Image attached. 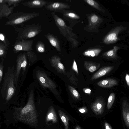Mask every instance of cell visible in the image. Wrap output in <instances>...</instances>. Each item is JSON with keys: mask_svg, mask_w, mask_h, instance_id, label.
Returning a JSON list of instances; mask_svg holds the SVG:
<instances>
[{"mask_svg": "<svg viewBox=\"0 0 129 129\" xmlns=\"http://www.w3.org/2000/svg\"><path fill=\"white\" fill-rule=\"evenodd\" d=\"M58 112L61 119L64 124L65 129H69V117L61 110H58Z\"/></svg>", "mask_w": 129, "mask_h": 129, "instance_id": "21", "label": "cell"}, {"mask_svg": "<svg viewBox=\"0 0 129 129\" xmlns=\"http://www.w3.org/2000/svg\"><path fill=\"white\" fill-rule=\"evenodd\" d=\"M6 3L10 7L12 5H18L19 4L23 2L24 0H5Z\"/></svg>", "mask_w": 129, "mask_h": 129, "instance_id": "30", "label": "cell"}, {"mask_svg": "<svg viewBox=\"0 0 129 129\" xmlns=\"http://www.w3.org/2000/svg\"><path fill=\"white\" fill-rule=\"evenodd\" d=\"M27 63L25 53H24L19 54L16 58V68L15 71V84L16 87L17 86L21 69H22V74L23 75L26 71Z\"/></svg>", "mask_w": 129, "mask_h": 129, "instance_id": "7", "label": "cell"}, {"mask_svg": "<svg viewBox=\"0 0 129 129\" xmlns=\"http://www.w3.org/2000/svg\"><path fill=\"white\" fill-rule=\"evenodd\" d=\"M57 121V117L54 108L53 106H51L48 110L46 118V123L51 122L54 123Z\"/></svg>", "mask_w": 129, "mask_h": 129, "instance_id": "18", "label": "cell"}, {"mask_svg": "<svg viewBox=\"0 0 129 129\" xmlns=\"http://www.w3.org/2000/svg\"><path fill=\"white\" fill-rule=\"evenodd\" d=\"M51 45L59 52L61 51L60 41L56 37L52 34L48 33L44 35Z\"/></svg>", "mask_w": 129, "mask_h": 129, "instance_id": "17", "label": "cell"}, {"mask_svg": "<svg viewBox=\"0 0 129 129\" xmlns=\"http://www.w3.org/2000/svg\"><path fill=\"white\" fill-rule=\"evenodd\" d=\"M26 55L29 61L30 62H34L37 60V56L36 54L32 51L27 52Z\"/></svg>", "mask_w": 129, "mask_h": 129, "instance_id": "29", "label": "cell"}, {"mask_svg": "<svg viewBox=\"0 0 129 129\" xmlns=\"http://www.w3.org/2000/svg\"><path fill=\"white\" fill-rule=\"evenodd\" d=\"M78 111L80 113H86L87 111V110L86 107H83L79 108Z\"/></svg>", "mask_w": 129, "mask_h": 129, "instance_id": "36", "label": "cell"}, {"mask_svg": "<svg viewBox=\"0 0 129 129\" xmlns=\"http://www.w3.org/2000/svg\"><path fill=\"white\" fill-rule=\"evenodd\" d=\"M90 6L99 9V5L96 2L92 0H87L85 1Z\"/></svg>", "mask_w": 129, "mask_h": 129, "instance_id": "32", "label": "cell"}, {"mask_svg": "<svg viewBox=\"0 0 129 129\" xmlns=\"http://www.w3.org/2000/svg\"><path fill=\"white\" fill-rule=\"evenodd\" d=\"M33 43V40L22 39L16 41L13 46V51L15 53H17L21 51L27 52L32 51Z\"/></svg>", "mask_w": 129, "mask_h": 129, "instance_id": "8", "label": "cell"}, {"mask_svg": "<svg viewBox=\"0 0 129 129\" xmlns=\"http://www.w3.org/2000/svg\"><path fill=\"white\" fill-rule=\"evenodd\" d=\"M98 20V17L96 15H94L92 16L90 18V20L92 23H95Z\"/></svg>", "mask_w": 129, "mask_h": 129, "instance_id": "35", "label": "cell"}, {"mask_svg": "<svg viewBox=\"0 0 129 129\" xmlns=\"http://www.w3.org/2000/svg\"><path fill=\"white\" fill-rule=\"evenodd\" d=\"M114 68L112 66H109L103 67L95 73L91 77L90 80L93 81L99 78L111 71Z\"/></svg>", "mask_w": 129, "mask_h": 129, "instance_id": "15", "label": "cell"}, {"mask_svg": "<svg viewBox=\"0 0 129 129\" xmlns=\"http://www.w3.org/2000/svg\"><path fill=\"white\" fill-rule=\"evenodd\" d=\"M3 60L0 64V84L2 81L3 74Z\"/></svg>", "mask_w": 129, "mask_h": 129, "instance_id": "33", "label": "cell"}, {"mask_svg": "<svg viewBox=\"0 0 129 129\" xmlns=\"http://www.w3.org/2000/svg\"><path fill=\"white\" fill-rule=\"evenodd\" d=\"M125 80L128 86H129V75L127 74H126L125 76Z\"/></svg>", "mask_w": 129, "mask_h": 129, "instance_id": "39", "label": "cell"}, {"mask_svg": "<svg viewBox=\"0 0 129 129\" xmlns=\"http://www.w3.org/2000/svg\"><path fill=\"white\" fill-rule=\"evenodd\" d=\"M83 90L84 93L88 94H90L91 93V90L89 88H84L83 89Z\"/></svg>", "mask_w": 129, "mask_h": 129, "instance_id": "37", "label": "cell"}, {"mask_svg": "<svg viewBox=\"0 0 129 129\" xmlns=\"http://www.w3.org/2000/svg\"><path fill=\"white\" fill-rule=\"evenodd\" d=\"M48 2L43 0H33L23 2L21 3L24 6L31 8L37 9L45 7Z\"/></svg>", "mask_w": 129, "mask_h": 129, "instance_id": "13", "label": "cell"}, {"mask_svg": "<svg viewBox=\"0 0 129 129\" xmlns=\"http://www.w3.org/2000/svg\"><path fill=\"white\" fill-rule=\"evenodd\" d=\"M104 126L105 129H112L111 126L107 122H105Z\"/></svg>", "mask_w": 129, "mask_h": 129, "instance_id": "38", "label": "cell"}, {"mask_svg": "<svg viewBox=\"0 0 129 129\" xmlns=\"http://www.w3.org/2000/svg\"><path fill=\"white\" fill-rule=\"evenodd\" d=\"M36 75L39 83L43 87L48 88L55 94H58V92L56 89V84L45 73L42 71L38 70L36 72Z\"/></svg>", "mask_w": 129, "mask_h": 129, "instance_id": "6", "label": "cell"}, {"mask_svg": "<svg viewBox=\"0 0 129 129\" xmlns=\"http://www.w3.org/2000/svg\"><path fill=\"white\" fill-rule=\"evenodd\" d=\"M17 37L16 41L22 39L27 40L35 37L42 31L41 25L35 24L26 25L21 27H14Z\"/></svg>", "mask_w": 129, "mask_h": 129, "instance_id": "3", "label": "cell"}, {"mask_svg": "<svg viewBox=\"0 0 129 129\" xmlns=\"http://www.w3.org/2000/svg\"><path fill=\"white\" fill-rule=\"evenodd\" d=\"M68 87L70 92L73 97L76 100H79L80 98V96L78 91L71 85H68Z\"/></svg>", "mask_w": 129, "mask_h": 129, "instance_id": "26", "label": "cell"}, {"mask_svg": "<svg viewBox=\"0 0 129 129\" xmlns=\"http://www.w3.org/2000/svg\"><path fill=\"white\" fill-rule=\"evenodd\" d=\"M115 99V95L114 93H112L109 95L108 100L107 108L109 110L112 107L113 104Z\"/></svg>", "mask_w": 129, "mask_h": 129, "instance_id": "28", "label": "cell"}, {"mask_svg": "<svg viewBox=\"0 0 129 129\" xmlns=\"http://www.w3.org/2000/svg\"><path fill=\"white\" fill-rule=\"evenodd\" d=\"M72 69L75 71L76 73L78 74L79 72L77 64L76 61L75 59L73 60V64L72 66Z\"/></svg>", "mask_w": 129, "mask_h": 129, "instance_id": "34", "label": "cell"}, {"mask_svg": "<svg viewBox=\"0 0 129 129\" xmlns=\"http://www.w3.org/2000/svg\"><path fill=\"white\" fill-rule=\"evenodd\" d=\"M15 71L14 66L9 67L4 79L1 92L7 101L11 98L15 91Z\"/></svg>", "mask_w": 129, "mask_h": 129, "instance_id": "2", "label": "cell"}, {"mask_svg": "<svg viewBox=\"0 0 129 129\" xmlns=\"http://www.w3.org/2000/svg\"><path fill=\"white\" fill-rule=\"evenodd\" d=\"M62 14L63 19L69 22L70 24L69 27L71 28L74 21L79 18V17L76 14L68 9L65 10Z\"/></svg>", "mask_w": 129, "mask_h": 129, "instance_id": "14", "label": "cell"}, {"mask_svg": "<svg viewBox=\"0 0 129 129\" xmlns=\"http://www.w3.org/2000/svg\"><path fill=\"white\" fill-rule=\"evenodd\" d=\"M118 84V82L113 78H108L103 79L98 82L97 84L99 86L104 88H110Z\"/></svg>", "mask_w": 129, "mask_h": 129, "instance_id": "19", "label": "cell"}, {"mask_svg": "<svg viewBox=\"0 0 129 129\" xmlns=\"http://www.w3.org/2000/svg\"><path fill=\"white\" fill-rule=\"evenodd\" d=\"M101 52V50L100 49H91L85 51L83 54L86 56L94 57L98 56Z\"/></svg>", "mask_w": 129, "mask_h": 129, "instance_id": "23", "label": "cell"}, {"mask_svg": "<svg viewBox=\"0 0 129 129\" xmlns=\"http://www.w3.org/2000/svg\"><path fill=\"white\" fill-rule=\"evenodd\" d=\"M116 52V50L113 49L106 52L104 54V56L106 59H117L118 57Z\"/></svg>", "mask_w": 129, "mask_h": 129, "instance_id": "24", "label": "cell"}, {"mask_svg": "<svg viewBox=\"0 0 129 129\" xmlns=\"http://www.w3.org/2000/svg\"><path fill=\"white\" fill-rule=\"evenodd\" d=\"M18 5L9 7L5 0H0V20L4 17H8L12 13L14 9Z\"/></svg>", "mask_w": 129, "mask_h": 129, "instance_id": "10", "label": "cell"}, {"mask_svg": "<svg viewBox=\"0 0 129 129\" xmlns=\"http://www.w3.org/2000/svg\"><path fill=\"white\" fill-rule=\"evenodd\" d=\"M0 40L8 47L10 43L6 36L3 34L0 33Z\"/></svg>", "mask_w": 129, "mask_h": 129, "instance_id": "31", "label": "cell"}, {"mask_svg": "<svg viewBox=\"0 0 129 129\" xmlns=\"http://www.w3.org/2000/svg\"><path fill=\"white\" fill-rule=\"evenodd\" d=\"M118 34L113 32L109 34L105 38L104 41L106 43H110L114 42L118 39Z\"/></svg>", "mask_w": 129, "mask_h": 129, "instance_id": "22", "label": "cell"}, {"mask_svg": "<svg viewBox=\"0 0 129 129\" xmlns=\"http://www.w3.org/2000/svg\"><path fill=\"white\" fill-rule=\"evenodd\" d=\"M15 119L36 128L38 126V115L34 101V93L30 92L27 103L23 107L16 108L14 112Z\"/></svg>", "mask_w": 129, "mask_h": 129, "instance_id": "1", "label": "cell"}, {"mask_svg": "<svg viewBox=\"0 0 129 129\" xmlns=\"http://www.w3.org/2000/svg\"><path fill=\"white\" fill-rule=\"evenodd\" d=\"M59 57L56 55L52 56L50 59L51 65L57 71L60 73L64 74L66 73L65 68L61 63Z\"/></svg>", "mask_w": 129, "mask_h": 129, "instance_id": "12", "label": "cell"}, {"mask_svg": "<svg viewBox=\"0 0 129 129\" xmlns=\"http://www.w3.org/2000/svg\"><path fill=\"white\" fill-rule=\"evenodd\" d=\"M40 13L33 12L27 13L15 12L12 13L7 17L8 20L5 25L16 27L35 17L39 16Z\"/></svg>", "mask_w": 129, "mask_h": 129, "instance_id": "4", "label": "cell"}, {"mask_svg": "<svg viewBox=\"0 0 129 129\" xmlns=\"http://www.w3.org/2000/svg\"><path fill=\"white\" fill-rule=\"evenodd\" d=\"M105 104L103 100L100 98L97 99L91 105V108L94 114L97 115L101 114L104 111Z\"/></svg>", "mask_w": 129, "mask_h": 129, "instance_id": "11", "label": "cell"}, {"mask_svg": "<svg viewBox=\"0 0 129 129\" xmlns=\"http://www.w3.org/2000/svg\"><path fill=\"white\" fill-rule=\"evenodd\" d=\"M8 50V47L0 40V57L5 58Z\"/></svg>", "mask_w": 129, "mask_h": 129, "instance_id": "25", "label": "cell"}, {"mask_svg": "<svg viewBox=\"0 0 129 129\" xmlns=\"http://www.w3.org/2000/svg\"><path fill=\"white\" fill-rule=\"evenodd\" d=\"M51 14L60 33L71 43L72 46L75 47L77 43L75 39L76 36L75 34L72 32V28L67 26L64 20L56 15L55 13L52 12Z\"/></svg>", "mask_w": 129, "mask_h": 129, "instance_id": "5", "label": "cell"}, {"mask_svg": "<svg viewBox=\"0 0 129 129\" xmlns=\"http://www.w3.org/2000/svg\"><path fill=\"white\" fill-rule=\"evenodd\" d=\"M122 112L123 120L126 127H129V105L126 100H124L122 104Z\"/></svg>", "mask_w": 129, "mask_h": 129, "instance_id": "16", "label": "cell"}, {"mask_svg": "<svg viewBox=\"0 0 129 129\" xmlns=\"http://www.w3.org/2000/svg\"><path fill=\"white\" fill-rule=\"evenodd\" d=\"M45 7L47 9L52 12L61 14L66 10L70 8V6L68 4L60 2H48Z\"/></svg>", "mask_w": 129, "mask_h": 129, "instance_id": "9", "label": "cell"}, {"mask_svg": "<svg viewBox=\"0 0 129 129\" xmlns=\"http://www.w3.org/2000/svg\"><path fill=\"white\" fill-rule=\"evenodd\" d=\"M100 64L90 61H85L84 66L86 69L90 72H93L99 68Z\"/></svg>", "mask_w": 129, "mask_h": 129, "instance_id": "20", "label": "cell"}, {"mask_svg": "<svg viewBox=\"0 0 129 129\" xmlns=\"http://www.w3.org/2000/svg\"><path fill=\"white\" fill-rule=\"evenodd\" d=\"M75 129H81V128L79 126L77 125Z\"/></svg>", "mask_w": 129, "mask_h": 129, "instance_id": "40", "label": "cell"}, {"mask_svg": "<svg viewBox=\"0 0 129 129\" xmlns=\"http://www.w3.org/2000/svg\"><path fill=\"white\" fill-rule=\"evenodd\" d=\"M36 49L37 52L39 53H43L45 51V46L44 44L42 41L38 42L36 45Z\"/></svg>", "mask_w": 129, "mask_h": 129, "instance_id": "27", "label": "cell"}]
</instances>
